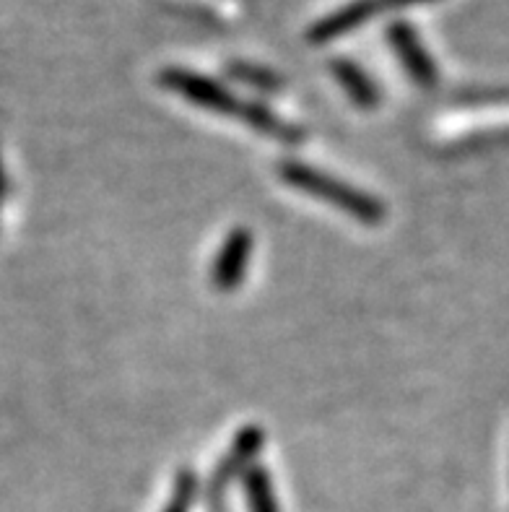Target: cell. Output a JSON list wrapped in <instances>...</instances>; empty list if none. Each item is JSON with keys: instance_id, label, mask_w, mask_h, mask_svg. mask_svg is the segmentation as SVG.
Masks as SVG:
<instances>
[{"instance_id": "cell-7", "label": "cell", "mask_w": 509, "mask_h": 512, "mask_svg": "<svg viewBox=\"0 0 509 512\" xmlns=\"http://www.w3.org/2000/svg\"><path fill=\"white\" fill-rule=\"evenodd\" d=\"M330 73L343 86V91L356 107L372 110V107L380 104V89L356 63H351V60H330Z\"/></svg>"}, {"instance_id": "cell-4", "label": "cell", "mask_w": 509, "mask_h": 512, "mask_svg": "<svg viewBox=\"0 0 509 512\" xmlns=\"http://www.w3.org/2000/svg\"><path fill=\"white\" fill-rule=\"evenodd\" d=\"M387 42L393 45L395 55L408 71V76L424 89H432L439 81V71L434 60L429 58L426 47L421 45L419 34L413 32V26L408 21H393L387 26Z\"/></svg>"}, {"instance_id": "cell-3", "label": "cell", "mask_w": 509, "mask_h": 512, "mask_svg": "<svg viewBox=\"0 0 509 512\" xmlns=\"http://www.w3.org/2000/svg\"><path fill=\"white\" fill-rule=\"evenodd\" d=\"M265 432L260 427H245L237 435V440L232 442V450L226 453L224 461L219 463V468L213 471L211 487H208V505L211 512L224 510V492L226 487L232 484L234 476L245 474L247 468L255 466V458L263 450Z\"/></svg>"}, {"instance_id": "cell-10", "label": "cell", "mask_w": 509, "mask_h": 512, "mask_svg": "<svg viewBox=\"0 0 509 512\" xmlns=\"http://www.w3.org/2000/svg\"><path fill=\"white\" fill-rule=\"evenodd\" d=\"M229 76L237 78L239 84L252 86V89L258 91H278L284 86V81L276 76L273 71L268 68H260V65H252V63H229Z\"/></svg>"}, {"instance_id": "cell-13", "label": "cell", "mask_w": 509, "mask_h": 512, "mask_svg": "<svg viewBox=\"0 0 509 512\" xmlns=\"http://www.w3.org/2000/svg\"><path fill=\"white\" fill-rule=\"evenodd\" d=\"M8 188H11V185H8V175L6 169H3V159H0V201L8 195Z\"/></svg>"}, {"instance_id": "cell-5", "label": "cell", "mask_w": 509, "mask_h": 512, "mask_svg": "<svg viewBox=\"0 0 509 512\" xmlns=\"http://www.w3.org/2000/svg\"><path fill=\"white\" fill-rule=\"evenodd\" d=\"M252 253V234L247 229H232L226 234L224 245L211 266V286L216 292L229 294L234 292L242 279H245L247 263Z\"/></svg>"}, {"instance_id": "cell-9", "label": "cell", "mask_w": 509, "mask_h": 512, "mask_svg": "<svg viewBox=\"0 0 509 512\" xmlns=\"http://www.w3.org/2000/svg\"><path fill=\"white\" fill-rule=\"evenodd\" d=\"M242 484H245V497L250 512H281L278 510L276 492H273L271 476L263 466H250L242 476Z\"/></svg>"}, {"instance_id": "cell-2", "label": "cell", "mask_w": 509, "mask_h": 512, "mask_svg": "<svg viewBox=\"0 0 509 512\" xmlns=\"http://www.w3.org/2000/svg\"><path fill=\"white\" fill-rule=\"evenodd\" d=\"M159 84L169 91H177L182 99L198 104L203 110L219 112V115L237 117L242 112V99H237L229 89L216 84L213 78L200 76V73L185 71V68H162Z\"/></svg>"}, {"instance_id": "cell-12", "label": "cell", "mask_w": 509, "mask_h": 512, "mask_svg": "<svg viewBox=\"0 0 509 512\" xmlns=\"http://www.w3.org/2000/svg\"><path fill=\"white\" fill-rule=\"evenodd\" d=\"M382 8H400V6H413V3H429V0H380Z\"/></svg>"}, {"instance_id": "cell-6", "label": "cell", "mask_w": 509, "mask_h": 512, "mask_svg": "<svg viewBox=\"0 0 509 512\" xmlns=\"http://www.w3.org/2000/svg\"><path fill=\"white\" fill-rule=\"evenodd\" d=\"M382 11L380 0H351L346 6H341L338 11L328 13L317 24L310 26L307 39L312 45H325V42H333L338 37H346L348 32H354L356 26L367 24L372 16Z\"/></svg>"}, {"instance_id": "cell-8", "label": "cell", "mask_w": 509, "mask_h": 512, "mask_svg": "<svg viewBox=\"0 0 509 512\" xmlns=\"http://www.w3.org/2000/svg\"><path fill=\"white\" fill-rule=\"evenodd\" d=\"M239 120L247 123L250 128L260 130L263 136L273 138V141H281L286 146H297L304 141V130L294 128V125L284 123L281 117L273 110H268L265 104L260 102H245L242 104V112H239Z\"/></svg>"}, {"instance_id": "cell-11", "label": "cell", "mask_w": 509, "mask_h": 512, "mask_svg": "<svg viewBox=\"0 0 509 512\" xmlns=\"http://www.w3.org/2000/svg\"><path fill=\"white\" fill-rule=\"evenodd\" d=\"M195 494H198V476L193 471H182L174 481V497L164 512H187V507L193 505Z\"/></svg>"}, {"instance_id": "cell-1", "label": "cell", "mask_w": 509, "mask_h": 512, "mask_svg": "<svg viewBox=\"0 0 509 512\" xmlns=\"http://www.w3.org/2000/svg\"><path fill=\"white\" fill-rule=\"evenodd\" d=\"M278 175H281V180L286 185L302 190V193L315 195V198L330 203V206L341 208L343 214H348L351 219L359 221V224L380 227L382 221H385L387 211L377 198H372L364 190L351 188V185L336 180V177L325 175V172L310 167V164L281 162L278 164Z\"/></svg>"}]
</instances>
